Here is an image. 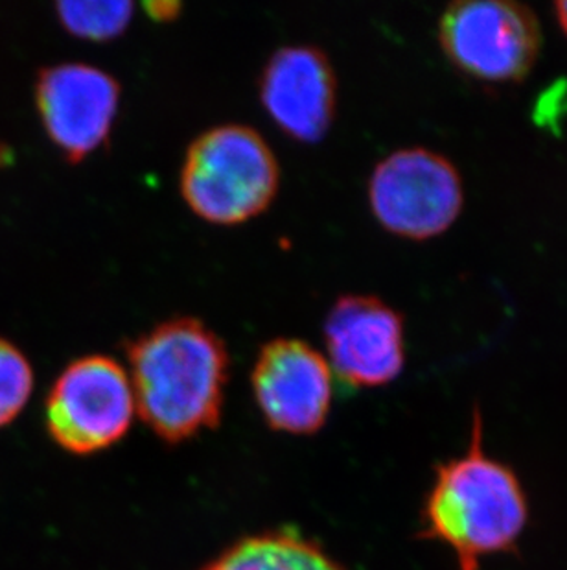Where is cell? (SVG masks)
I'll use <instances>...</instances> for the list:
<instances>
[{"label": "cell", "instance_id": "9", "mask_svg": "<svg viewBox=\"0 0 567 570\" xmlns=\"http://www.w3.org/2000/svg\"><path fill=\"white\" fill-rule=\"evenodd\" d=\"M328 364L358 387L386 386L406 364L404 320L375 296H342L325 320Z\"/></svg>", "mask_w": 567, "mask_h": 570}, {"label": "cell", "instance_id": "3", "mask_svg": "<svg viewBox=\"0 0 567 570\" xmlns=\"http://www.w3.org/2000/svg\"><path fill=\"white\" fill-rule=\"evenodd\" d=\"M179 181L193 215L216 226H238L273 204L280 168L258 129L220 125L190 142Z\"/></svg>", "mask_w": 567, "mask_h": 570}, {"label": "cell", "instance_id": "2", "mask_svg": "<svg viewBox=\"0 0 567 570\" xmlns=\"http://www.w3.org/2000/svg\"><path fill=\"white\" fill-rule=\"evenodd\" d=\"M527 521L524 485L509 465L483 451L481 412L476 409L465 454L435 471L420 538L448 547L457 570H481L488 556L516 550Z\"/></svg>", "mask_w": 567, "mask_h": 570}, {"label": "cell", "instance_id": "15", "mask_svg": "<svg viewBox=\"0 0 567 570\" xmlns=\"http://www.w3.org/2000/svg\"><path fill=\"white\" fill-rule=\"evenodd\" d=\"M555 11H557V19L558 22H560V27H563L564 32L567 33V0L557 2V4H555Z\"/></svg>", "mask_w": 567, "mask_h": 570}, {"label": "cell", "instance_id": "7", "mask_svg": "<svg viewBox=\"0 0 567 570\" xmlns=\"http://www.w3.org/2000/svg\"><path fill=\"white\" fill-rule=\"evenodd\" d=\"M122 87L108 70L64 61L39 70L36 108L61 156L78 165L109 140Z\"/></svg>", "mask_w": 567, "mask_h": 570}, {"label": "cell", "instance_id": "10", "mask_svg": "<svg viewBox=\"0 0 567 570\" xmlns=\"http://www.w3.org/2000/svg\"><path fill=\"white\" fill-rule=\"evenodd\" d=\"M260 102L289 139L314 145L332 128L338 108V80L332 63L314 45H288L263 65Z\"/></svg>", "mask_w": 567, "mask_h": 570}, {"label": "cell", "instance_id": "5", "mask_svg": "<svg viewBox=\"0 0 567 570\" xmlns=\"http://www.w3.org/2000/svg\"><path fill=\"white\" fill-rule=\"evenodd\" d=\"M135 395L126 370L111 356L70 362L47 397V429L72 454H94L120 442L131 426Z\"/></svg>", "mask_w": 567, "mask_h": 570}, {"label": "cell", "instance_id": "12", "mask_svg": "<svg viewBox=\"0 0 567 570\" xmlns=\"http://www.w3.org/2000/svg\"><path fill=\"white\" fill-rule=\"evenodd\" d=\"M133 2L128 0H76L56 4V16L67 32L97 43L111 41L126 32L133 21Z\"/></svg>", "mask_w": 567, "mask_h": 570}, {"label": "cell", "instance_id": "4", "mask_svg": "<svg viewBox=\"0 0 567 570\" xmlns=\"http://www.w3.org/2000/svg\"><path fill=\"white\" fill-rule=\"evenodd\" d=\"M445 55L483 81H519L535 67L541 28L535 11L510 0H459L440 17Z\"/></svg>", "mask_w": 567, "mask_h": 570}, {"label": "cell", "instance_id": "1", "mask_svg": "<svg viewBox=\"0 0 567 570\" xmlns=\"http://www.w3.org/2000/svg\"><path fill=\"white\" fill-rule=\"evenodd\" d=\"M126 356L135 409L161 440L185 442L220 425L230 358L209 325L171 317L129 340Z\"/></svg>", "mask_w": 567, "mask_h": 570}, {"label": "cell", "instance_id": "8", "mask_svg": "<svg viewBox=\"0 0 567 570\" xmlns=\"http://www.w3.org/2000/svg\"><path fill=\"white\" fill-rule=\"evenodd\" d=\"M252 393L273 431L308 436L321 431L332 406V367L300 338H273L258 351Z\"/></svg>", "mask_w": 567, "mask_h": 570}, {"label": "cell", "instance_id": "13", "mask_svg": "<svg viewBox=\"0 0 567 570\" xmlns=\"http://www.w3.org/2000/svg\"><path fill=\"white\" fill-rule=\"evenodd\" d=\"M32 392V364L17 345L0 338V429L21 414Z\"/></svg>", "mask_w": 567, "mask_h": 570}, {"label": "cell", "instance_id": "11", "mask_svg": "<svg viewBox=\"0 0 567 570\" xmlns=\"http://www.w3.org/2000/svg\"><path fill=\"white\" fill-rule=\"evenodd\" d=\"M201 570H342L325 550L297 533L241 539Z\"/></svg>", "mask_w": 567, "mask_h": 570}, {"label": "cell", "instance_id": "14", "mask_svg": "<svg viewBox=\"0 0 567 570\" xmlns=\"http://www.w3.org/2000/svg\"><path fill=\"white\" fill-rule=\"evenodd\" d=\"M145 8L148 11V16L159 22L171 21L181 11V4H177V2H148V4H145Z\"/></svg>", "mask_w": 567, "mask_h": 570}, {"label": "cell", "instance_id": "6", "mask_svg": "<svg viewBox=\"0 0 567 570\" xmlns=\"http://www.w3.org/2000/svg\"><path fill=\"white\" fill-rule=\"evenodd\" d=\"M369 202L387 232L428 240L459 218L465 190L457 168L445 156L426 148H404L376 165Z\"/></svg>", "mask_w": 567, "mask_h": 570}]
</instances>
